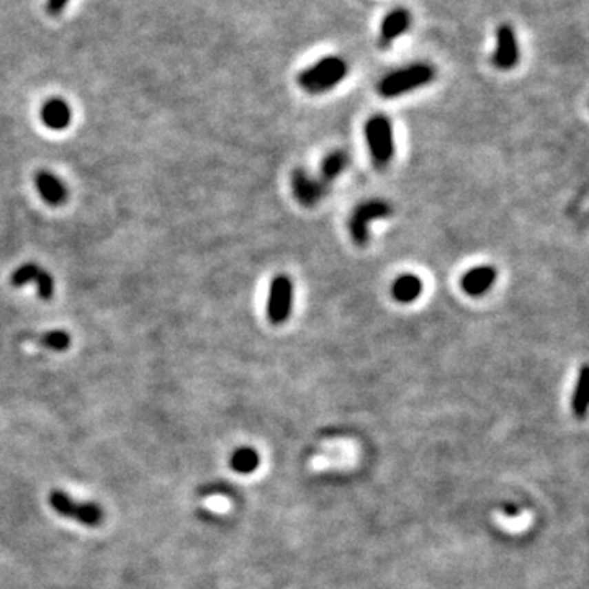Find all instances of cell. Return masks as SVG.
<instances>
[{"label":"cell","mask_w":589,"mask_h":589,"mask_svg":"<svg viewBox=\"0 0 589 589\" xmlns=\"http://www.w3.org/2000/svg\"><path fill=\"white\" fill-rule=\"evenodd\" d=\"M347 74V63L338 56H329L309 65L298 74V84L309 94H322L334 89L344 81Z\"/></svg>","instance_id":"1"},{"label":"cell","mask_w":589,"mask_h":589,"mask_svg":"<svg viewBox=\"0 0 589 589\" xmlns=\"http://www.w3.org/2000/svg\"><path fill=\"white\" fill-rule=\"evenodd\" d=\"M434 68L429 64L417 63L408 68L393 71L382 79L378 84V94L385 99H395L400 95L409 94L419 87H424L434 81Z\"/></svg>","instance_id":"2"},{"label":"cell","mask_w":589,"mask_h":589,"mask_svg":"<svg viewBox=\"0 0 589 589\" xmlns=\"http://www.w3.org/2000/svg\"><path fill=\"white\" fill-rule=\"evenodd\" d=\"M364 134L375 167H386L395 156V134L391 121L385 115L370 116L365 121Z\"/></svg>","instance_id":"3"},{"label":"cell","mask_w":589,"mask_h":589,"mask_svg":"<svg viewBox=\"0 0 589 589\" xmlns=\"http://www.w3.org/2000/svg\"><path fill=\"white\" fill-rule=\"evenodd\" d=\"M391 215V207L383 200H369V202L360 203L359 207L353 208L349 218V233H351L352 241L357 246L364 247L369 244L370 223L373 220H383V218Z\"/></svg>","instance_id":"4"},{"label":"cell","mask_w":589,"mask_h":589,"mask_svg":"<svg viewBox=\"0 0 589 589\" xmlns=\"http://www.w3.org/2000/svg\"><path fill=\"white\" fill-rule=\"evenodd\" d=\"M50 506L59 516L74 519L87 527H97L103 521V510L99 504L76 503L71 496L58 490L50 493Z\"/></svg>","instance_id":"5"},{"label":"cell","mask_w":589,"mask_h":589,"mask_svg":"<svg viewBox=\"0 0 589 589\" xmlns=\"http://www.w3.org/2000/svg\"><path fill=\"white\" fill-rule=\"evenodd\" d=\"M293 309V282L288 275L272 278L267 298V318L273 326H280L290 320Z\"/></svg>","instance_id":"6"},{"label":"cell","mask_w":589,"mask_h":589,"mask_svg":"<svg viewBox=\"0 0 589 589\" xmlns=\"http://www.w3.org/2000/svg\"><path fill=\"white\" fill-rule=\"evenodd\" d=\"M32 282L37 283V291L39 298H43L45 301L52 298V295H54V280H52V277L46 270L38 267L37 264L21 265L10 277V283L17 288L28 285V283Z\"/></svg>","instance_id":"7"},{"label":"cell","mask_w":589,"mask_h":589,"mask_svg":"<svg viewBox=\"0 0 589 589\" xmlns=\"http://www.w3.org/2000/svg\"><path fill=\"white\" fill-rule=\"evenodd\" d=\"M326 183L309 176L304 169H295L291 174V190L303 207L309 208L320 203L326 194Z\"/></svg>","instance_id":"8"},{"label":"cell","mask_w":589,"mask_h":589,"mask_svg":"<svg viewBox=\"0 0 589 589\" xmlns=\"http://www.w3.org/2000/svg\"><path fill=\"white\" fill-rule=\"evenodd\" d=\"M519 61V46L514 30L509 25H501L496 32V50L493 52V64L497 69H513Z\"/></svg>","instance_id":"9"},{"label":"cell","mask_w":589,"mask_h":589,"mask_svg":"<svg viewBox=\"0 0 589 589\" xmlns=\"http://www.w3.org/2000/svg\"><path fill=\"white\" fill-rule=\"evenodd\" d=\"M497 278V272L491 265H478L466 270L462 277V290L470 296H482L491 290Z\"/></svg>","instance_id":"10"},{"label":"cell","mask_w":589,"mask_h":589,"mask_svg":"<svg viewBox=\"0 0 589 589\" xmlns=\"http://www.w3.org/2000/svg\"><path fill=\"white\" fill-rule=\"evenodd\" d=\"M34 185H37V190L41 195V198L50 205H61L68 198V189L64 187V183L54 174L46 172V170H41V172L37 174Z\"/></svg>","instance_id":"11"},{"label":"cell","mask_w":589,"mask_h":589,"mask_svg":"<svg viewBox=\"0 0 589 589\" xmlns=\"http://www.w3.org/2000/svg\"><path fill=\"white\" fill-rule=\"evenodd\" d=\"M422 290H424V283L416 273H401L391 283V296L403 304L416 301L422 295Z\"/></svg>","instance_id":"12"},{"label":"cell","mask_w":589,"mask_h":589,"mask_svg":"<svg viewBox=\"0 0 589 589\" xmlns=\"http://www.w3.org/2000/svg\"><path fill=\"white\" fill-rule=\"evenodd\" d=\"M71 108L61 99H51L41 108V120L50 130L61 131L71 125Z\"/></svg>","instance_id":"13"},{"label":"cell","mask_w":589,"mask_h":589,"mask_svg":"<svg viewBox=\"0 0 589 589\" xmlns=\"http://www.w3.org/2000/svg\"><path fill=\"white\" fill-rule=\"evenodd\" d=\"M409 28V13L403 10V8H396V10L390 12L386 15V19L382 23V38L383 45H390L391 41H395L400 34H403L406 30Z\"/></svg>","instance_id":"14"},{"label":"cell","mask_w":589,"mask_h":589,"mask_svg":"<svg viewBox=\"0 0 589 589\" xmlns=\"http://www.w3.org/2000/svg\"><path fill=\"white\" fill-rule=\"evenodd\" d=\"M347 165V154L344 151L329 152L321 163V178L322 183H331L344 172Z\"/></svg>","instance_id":"15"},{"label":"cell","mask_w":589,"mask_h":589,"mask_svg":"<svg viewBox=\"0 0 589 589\" xmlns=\"http://www.w3.org/2000/svg\"><path fill=\"white\" fill-rule=\"evenodd\" d=\"M493 517H495L496 524L501 527V529H504L506 532H513V534L527 530L532 524V516L529 513L519 514L516 517L506 516L503 513H495V516Z\"/></svg>","instance_id":"16"},{"label":"cell","mask_w":589,"mask_h":589,"mask_svg":"<svg viewBox=\"0 0 589 589\" xmlns=\"http://www.w3.org/2000/svg\"><path fill=\"white\" fill-rule=\"evenodd\" d=\"M34 342H37L38 346L51 349V351H64V349H68L69 344H71V338H69V334L64 333V331H51V333L38 335V338L34 339Z\"/></svg>","instance_id":"17"},{"label":"cell","mask_w":589,"mask_h":589,"mask_svg":"<svg viewBox=\"0 0 589 589\" xmlns=\"http://www.w3.org/2000/svg\"><path fill=\"white\" fill-rule=\"evenodd\" d=\"M588 365H583L581 372H579L578 382H576V390H575V398H573V406L575 411L583 413L586 409V401H588Z\"/></svg>","instance_id":"18"},{"label":"cell","mask_w":589,"mask_h":589,"mask_svg":"<svg viewBox=\"0 0 589 589\" xmlns=\"http://www.w3.org/2000/svg\"><path fill=\"white\" fill-rule=\"evenodd\" d=\"M254 466H256L254 453L247 451L238 452L233 458V468L241 471V473H247V471H251Z\"/></svg>","instance_id":"19"},{"label":"cell","mask_w":589,"mask_h":589,"mask_svg":"<svg viewBox=\"0 0 589 589\" xmlns=\"http://www.w3.org/2000/svg\"><path fill=\"white\" fill-rule=\"evenodd\" d=\"M68 3L69 0H48L46 10L50 15H59V13L68 7Z\"/></svg>","instance_id":"20"}]
</instances>
